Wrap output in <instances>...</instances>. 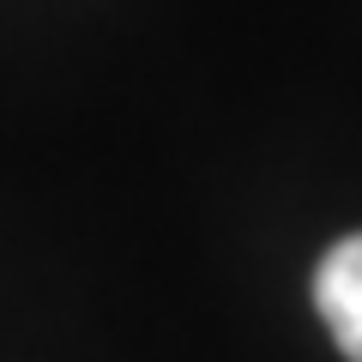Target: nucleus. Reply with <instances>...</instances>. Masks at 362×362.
Returning a JSON list of instances; mask_svg holds the SVG:
<instances>
[{
	"label": "nucleus",
	"instance_id": "nucleus-1",
	"mask_svg": "<svg viewBox=\"0 0 362 362\" xmlns=\"http://www.w3.org/2000/svg\"><path fill=\"white\" fill-rule=\"evenodd\" d=\"M314 308L350 362H362V235H344L314 272Z\"/></svg>",
	"mask_w": 362,
	"mask_h": 362
}]
</instances>
